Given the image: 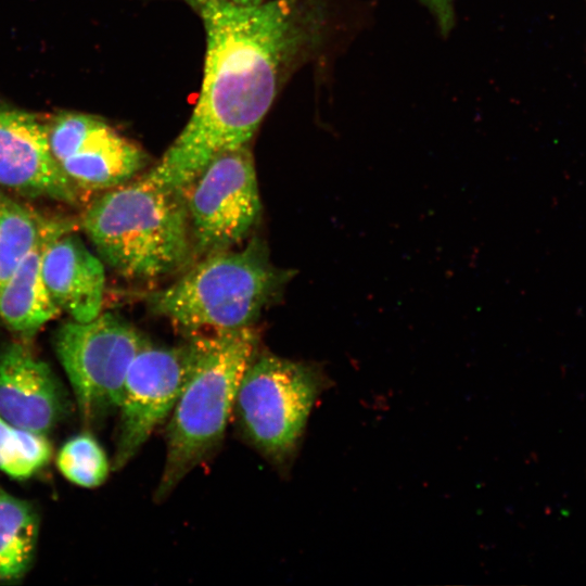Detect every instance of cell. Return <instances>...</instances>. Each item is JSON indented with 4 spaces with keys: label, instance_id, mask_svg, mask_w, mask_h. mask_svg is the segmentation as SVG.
Wrapping results in <instances>:
<instances>
[{
    "label": "cell",
    "instance_id": "cell-1",
    "mask_svg": "<svg viewBox=\"0 0 586 586\" xmlns=\"http://www.w3.org/2000/svg\"><path fill=\"white\" fill-rule=\"evenodd\" d=\"M203 80L182 131L146 173L186 191L218 154L247 144L288 77L315 56L330 30L329 0L211 1Z\"/></svg>",
    "mask_w": 586,
    "mask_h": 586
},
{
    "label": "cell",
    "instance_id": "cell-2",
    "mask_svg": "<svg viewBox=\"0 0 586 586\" xmlns=\"http://www.w3.org/2000/svg\"><path fill=\"white\" fill-rule=\"evenodd\" d=\"M80 226L102 262L128 279L164 277L191 252L186 192L146 174L95 198Z\"/></svg>",
    "mask_w": 586,
    "mask_h": 586
},
{
    "label": "cell",
    "instance_id": "cell-3",
    "mask_svg": "<svg viewBox=\"0 0 586 586\" xmlns=\"http://www.w3.org/2000/svg\"><path fill=\"white\" fill-rule=\"evenodd\" d=\"M191 369L170 413L166 459L156 488L165 498L221 441L241 379L255 357L252 327L212 331L193 340Z\"/></svg>",
    "mask_w": 586,
    "mask_h": 586
},
{
    "label": "cell",
    "instance_id": "cell-4",
    "mask_svg": "<svg viewBox=\"0 0 586 586\" xmlns=\"http://www.w3.org/2000/svg\"><path fill=\"white\" fill-rule=\"evenodd\" d=\"M291 276L253 239L239 251L208 254L176 282L151 294L148 303L153 313L192 332L234 330L251 327Z\"/></svg>",
    "mask_w": 586,
    "mask_h": 586
},
{
    "label": "cell",
    "instance_id": "cell-5",
    "mask_svg": "<svg viewBox=\"0 0 586 586\" xmlns=\"http://www.w3.org/2000/svg\"><path fill=\"white\" fill-rule=\"evenodd\" d=\"M319 386L309 366L271 354L255 356L234 402L244 435L269 459L284 461L302 436Z\"/></svg>",
    "mask_w": 586,
    "mask_h": 586
},
{
    "label": "cell",
    "instance_id": "cell-6",
    "mask_svg": "<svg viewBox=\"0 0 586 586\" xmlns=\"http://www.w3.org/2000/svg\"><path fill=\"white\" fill-rule=\"evenodd\" d=\"M148 341L122 318L101 313L68 320L55 332L54 348L86 421L118 409L129 366Z\"/></svg>",
    "mask_w": 586,
    "mask_h": 586
},
{
    "label": "cell",
    "instance_id": "cell-7",
    "mask_svg": "<svg viewBox=\"0 0 586 586\" xmlns=\"http://www.w3.org/2000/svg\"><path fill=\"white\" fill-rule=\"evenodd\" d=\"M184 192L199 252L208 255L239 243L257 221L262 208L249 145L215 156Z\"/></svg>",
    "mask_w": 586,
    "mask_h": 586
},
{
    "label": "cell",
    "instance_id": "cell-8",
    "mask_svg": "<svg viewBox=\"0 0 586 586\" xmlns=\"http://www.w3.org/2000/svg\"><path fill=\"white\" fill-rule=\"evenodd\" d=\"M193 342L164 347L146 343L127 371L113 467L122 469L168 418L191 369Z\"/></svg>",
    "mask_w": 586,
    "mask_h": 586
},
{
    "label": "cell",
    "instance_id": "cell-9",
    "mask_svg": "<svg viewBox=\"0 0 586 586\" xmlns=\"http://www.w3.org/2000/svg\"><path fill=\"white\" fill-rule=\"evenodd\" d=\"M46 125L54 160L80 192L112 189L146 165L145 152L100 117L62 111Z\"/></svg>",
    "mask_w": 586,
    "mask_h": 586
},
{
    "label": "cell",
    "instance_id": "cell-10",
    "mask_svg": "<svg viewBox=\"0 0 586 586\" xmlns=\"http://www.w3.org/2000/svg\"><path fill=\"white\" fill-rule=\"evenodd\" d=\"M0 186L24 196L68 204L80 194L52 155L46 122L33 113L1 107Z\"/></svg>",
    "mask_w": 586,
    "mask_h": 586
},
{
    "label": "cell",
    "instance_id": "cell-11",
    "mask_svg": "<svg viewBox=\"0 0 586 586\" xmlns=\"http://www.w3.org/2000/svg\"><path fill=\"white\" fill-rule=\"evenodd\" d=\"M66 399L48 364L22 344L0 353V416L13 428L46 434L62 418Z\"/></svg>",
    "mask_w": 586,
    "mask_h": 586
},
{
    "label": "cell",
    "instance_id": "cell-12",
    "mask_svg": "<svg viewBox=\"0 0 586 586\" xmlns=\"http://www.w3.org/2000/svg\"><path fill=\"white\" fill-rule=\"evenodd\" d=\"M44 285L61 311L85 322L102 311L105 273L103 262L67 227L47 242L41 256Z\"/></svg>",
    "mask_w": 586,
    "mask_h": 586
},
{
    "label": "cell",
    "instance_id": "cell-13",
    "mask_svg": "<svg viewBox=\"0 0 586 586\" xmlns=\"http://www.w3.org/2000/svg\"><path fill=\"white\" fill-rule=\"evenodd\" d=\"M71 226L72 224L65 220L50 232L0 289V320L18 335L34 336L61 313L44 285L41 256L49 239Z\"/></svg>",
    "mask_w": 586,
    "mask_h": 586
},
{
    "label": "cell",
    "instance_id": "cell-14",
    "mask_svg": "<svg viewBox=\"0 0 586 586\" xmlns=\"http://www.w3.org/2000/svg\"><path fill=\"white\" fill-rule=\"evenodd\" d=\"M64 221L47 218L0 193V289L37 244Z\"/></svg>",
    "mask_w": 586,
    "mask_h": 586
},
{
    "label": "cell",
    "instance_id": "cell-15",
    "mask_svg": "<svg viewBox=\"0 0 586 586\" xmlns=\"http://www.w3.org/2000/svg\"><path fill=\"white\" fill-rule=\"evenodd\" d=\"M38 518L26 501L0 491V581L21 578L33 560Z\"/></svg>",
    "mask_w": 586,
    "mask_h": 586
},
{
    "label": "cell",
    "instance_id": "cell-16",
    "mask_svg": "<svg viewBox=\"0 0 586 586\" xmlns=\"http://www.w3.org/2000/svg\"><path fill=\"white\" fill-rule=\"evenodd\" d=\"M56 464L68 481L87 488L101 485L110 471L104 450L89 434L67 441L58 455Z\"/></svg>",
    "mask_w": 586,
    "mask_h": 586
},
{
    "label": "cell",
    "instance_id": "cell-17",
    "mask_svg": "<svg viewBox=\"0 0 586 586\" xmlns=\"http://www.w3.org/2000/svg\"><path fill=\"white\" fill-rule=\"evenodd\" d=\"M0 470L15 479H27L34 474L18 454L16 428L10 425L1 416Z\"/></svg>",
    "mask_w": 586,
    "mask_h": 586
},
{
    "label": "cell",
    "instance_id": "cell-18",
    "mask_svg": "<svg viewBox=\"0 0 586 586\" xmlns=\"http://www.w3.org/2000/svg\"><path fill=\"white\" fill-rule=\"evenodd\" d=\"M432 15L442 36L447 37L456 24L455 0H419Z\"/></svg>",
    "mask_w": 586,
    "mask_h": 586
},
{
    "label": "cell",
    "instance_id": "cell-19",
    "mask_svg": "<svg viewBox=\"0 0 586 586\" xmlns=\"http://www.w3.org/2000/svg\"><path fill=\"white\" fill-rule=\"evenodd\" d=\"M188 1L194 7L199 8L211 1H225V2H230L234 4L247 5V4H257L262 2L263 0H188Z\"/></svg>",
    "mask_w": 586,
    "mask_h": 586
}]
</instances>
